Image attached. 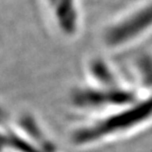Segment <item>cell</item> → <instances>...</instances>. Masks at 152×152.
Here are the masks:
<instances>
[{"mask_svg": "<svg viewBox=\"0 0 152 152\" xmlns=\"http://www.w3.org/2000/svg\"><path fill=\"white\" fill-rule=\"evenodd\" d=\"M152 34V0L118 15L103 29L101 42L111 51L124 50Z\"/></svg>", "mask_w": 152, "mask_h": 152, "instance_id": "1", "label": "cell"}, {"mask_svg": "<svg viewBox=\"0 0 152 152\" xmlns=\"http://www.w3.org/2000/svg\"><path fill=\"white\" fill-rule=\"evenodd\" d=\"M85 75L88 81V86L95 88H117L121 87L123 83L118 72L107 60L94 57L87 62Z\"/></svg>", "mask_w": 152, "mask_h": 152, "instance_id": "2", "label": "cell"}]
</instances>
